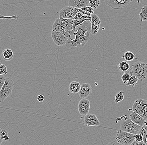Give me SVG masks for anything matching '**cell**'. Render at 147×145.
I'll return each mask as SVG.
<instances>
[{
    "instance_id": "4",
    "label": "cell",
    "mask_w": 147,
    "mask_h": 145,
    "mask_svg": "<svg viewBox=\"0 0 147 145\" xmlns=\"http://www.w3.org/2000/svg\"><path fill=\"white\" fill-rule=\"evenodd\" d=\"M90 33H88L85 35L82 36L78 38L72 39L69 38L66 44V46L70 49H75L78 47L84 46L85 44L90 40Z\"/></svg>"
},
{
    "instance_id": "39",
    "label": "cell",
    "mask_w": 147,
    "mask_h": 145,
    "mask_svg": "<svg viewBox=\"0 0 147 145\" xmlns=\"http://www.w3.org/2000/svg\"><path fill=\"white\" fill-rule=\"evenodd\" d=\"M45 97L42 94H39L37 97V100L39 102L41 103L45 100Z\"/></svg>"
},
{
    "instance_id": "6",
    "label": "cell",
    "mask_w": 147,
    "mask_h": 145,
    "mask_svg": "<svg viewBox=\"0 0 147 145\" xmlns=\"http://www.w3.org/2000/svg\"><path fill=\"white\" fill-rule=\"evenodd\" d=\"M132 110L145 120H147V101L142 99L136 100L133 104Z\"/></svg>"
},
{
    "instance_id": "23",
    "label": "cell",
    "mask_w": 147,
    "mask_h": 145,
    "mask_svg": "<svg viewBox=\"0 0 147 145\" xmlns=\"http://www.w3.org/2000/svg\"><path fill=\"white\" fill-rule=\"evenodd\" d=\"M87 20L90 21V20L88 19H74V20H73L72 24V28L74 32H75L76 27H77V26L80 25L81 24L85 22V21H87Z\"/></svg>"
},
{
    "instance_id": "46",
    "label": "cell",
    "mask_w": 147,
    "mask_h": 145,
    "mask_svg": "<svg viewBox=\"0 0 147 145\" xmlns=\"http://www.w3.org/2000/svg\"></svg>"
},
{
    "instance_id": "1",
    "label": "cell",
    "mask_w": 147,
    "mask_h": 145,
    "mask_svg": "<svg viewBox=\"0 0 147 145\" xmlns=\"http://www.w3.org/2000/svg\"><path fill=\"white\" fill-rule=\"evenodd\" d=\"M128 71L130 76L134 75L138 80L142 81L147 78V63L142 61L134 63L130 67Z\"/></svg>"
},
{
    "instance_id": "30",
    "label": "cell",
    "mask_w": 147,
    "mask_h": 145,
    "mask_svg": "<svg viewBox=\"0 0 147 145\" xmlns=\"http://www.w3.org/2000/svg\"><path fill=\"white\" fill-rule=\"evenodd\" d=\"M100 124V123L99 121L96 116L93 118L91 121L90 123L89 124V126H99Z\"/></svg>"
},
{
    "instance_id": "22",
    "label": "cell",
    "mask_w": 147,
    "mask_h": 145,
    "mask_svg": "<svg viewBox=\"0 0 147 145\" xmlns=\"http://www.w3.org/2000/svg\"><path fill=\"white\" fill-rule=\"evenodd\" d=\"M123 59L127 61H132L133 59L136 58L135 55L130 51H127L125 52L123 56Z\"/></svg>"
},
{
    "instance_id": "28",
    "label": "cell",
    "mask_w": 147,
    "mask_h": 145,
    "mask_svg": "<svg viewBox=\"0 0 147 145\" xmlns=\"http://www.w3.org/2000/svg\"><path fill=\"white\" fill-rule=\"evenodd\" d=\"M124 99V92L123 91H120L115 97V102L116 103H118L122 101Z\"/></svg>"
},
{
    "instance_id": "3",
    "label": "cell",
    "mask_w": 147,
    "mask_h": 145,
    "mask_svg": "<svg viewBox=\"0 0 147 145\" xmlns=\"http://www.w3.org/2000/svg\"><path fill=\"white\" fill-rule=\"evenodd\" d=\"M115 139L118 145H130L135 140L134 134L119 130L117 132Z\"/></svg>"
},
{
    "instance_id": "29",
    "label": "cell",
    "mask_w": 147,
    "mask_h": 145,
    "mask_svg": "<svg viewBox=\"0 0 147 145\" xmlns=\"http://www.w3.org/2000/svg\"><path fill=\"white\" fill-rule=\"evenodd\" d=\"M130 75L129 74V72L128 71H125V73L122 75L121 78H122V81H123V83L124 84H126L128 82L129 78H130Z\"/></svg>"
},
{
    "instance_id": "40",
    "label": "cell",
    "mask_w": 147,
    "mask_h": 145,
    "mask_svg": "<svg viewBox=\"0 0 147 145\" xmlns=\"http://www.w3.org/2000/svg\"><path fill=\"white\" fill-rule=\"evenodd\" d=\"M1 135L3 137V136L5 135L8 134V132H7L6 130H2L1 131Z\"/></svg>"
},
{
    "instance_id": "27",
    "label": "cell",
    "mask_w": 147,
    "mask_h": 145,
    "mask_svg": "<svg viewBox=\"0 0 147 145\" xmlns=\"http://www.w3.org/2000/svg\"><path fill=\"white\" fill-rule=\"evenodd\" d=\"M100 4V0H89V6L93 9H96Z\"/></svg>"
},
{
    "instance_id": "41",
    "label": "cell",
    "mask_w": 147,
    "mask_h": 145,
    "mask_svg": "<svg viewBox=\"0 0 147 145\" xmlns=\"http://www.w3.org/2000/svg\"><path fill=\"white\" fill-rule=\"evenodd\" d=\"M2 131V129L0 128V145L2 144V143L3 142V136L1 135V131Z\"/></svg>"
},
{
    "instance_id": "31",
    "label": "cell",
    "mask_w": 147,
    "mask_h": 145,
    "mask_svg": "<svg viewBox=\"0 0 147 145\" xmlns=\"http://www.w3.org/2000/svg\"><path fill=\"white\" fill-rule=\"evenodd\" d=\"M7 73V67L4 64L0 65V75H6Z\"/></svg>"
},
{
    "instance_id": "5",
    "label": "cell",
    "mask_w": 147,
    "mask_h": 145,
    "mask_svg": "<svg viewBox=\"0 0 147 145\" xmlns=\"http://www.w3.org/2000/svg\"><path fill=\"white\" fill-rule=\"evenodd\" d=\"M14 84V83L12 80L9 78H6L3 86L0 90V103L3 102L8 97H12V92Z\"/></svg>"
},
{
    "instance_id": "37",
    "label": "cell",
    "mask_w": 147,
    "mask_h": 145,
    "mask_svg": "<svg viewBox=\"0 0 147 145\" xmlns=\"http://www.w3.org/2000/svg\"><path fill=\"white\" fill-rule=\"evenodd\" d=\"M134 136H135V140L137 141H143V137L140 134H134Z\"/></svg>"
},
{
    "instance_id": "36",
    "label": "cell",
    "mask_w": 147,
    "mask_h": 145,
    "mask_svg": "<svg viewBox=\"0 0 147 145\" xmlns=\"http://www.w3.org/2000/svg\"><path fill=\"white\" fill-rule=\"evenodd\" d=\"M5 79L4 76L3 75H0V90L1 89L5 82Z\"/></svg>"
},
{
    "instance_id": "38",
    "label": "cell",
    "mask_w": 147,
    "mask_h": 145,
    "mask_svg": "<svg viewBox=\"0 0 147 145\" xmlns=\"http://www.w3.org/2000/svg\"><path fill=\"white\" fill-rule=\"evenodd\" d=\"M146 144L143 141H137L136 140H134V142L131 144V145H146Z\"/></svg>"
},
{
    "instance_id": "9",
    "label": "cell",
    "mask_w": 147,
    "mask_h": 145,
    "mask_svg": "<svg viewBox=\"0 0 147 145\" xmlns=\"http://www.w3.org/2000/svg\"><path fill=\"white\" fill-rule=\"evenodd\" d=\"M51 35L54 43L58 46H62L66 45L69 38V37L62 33L53 30L51 32Z\"/></svg>"
},
{
    "instance_id": "18",
    "label": "cell",
    "mask_w": 147,
    "mask_h": 145,
    "mask_svg": "<svg viewBox=\"0 0 147 145\" xmlns=\"http://www.w3.org/2000/svg\"><path fill=\"white\" fill-rule=\"evenodd\" d=\"M138 80L137 77L134 75H132L130 76L127 83L125 84L126 86H130L134 87L137 84Z\"/></svg>"
},
{
    "instance_id": "20",
    "label": "cell",
    "mask_w": 147,
    "mask_h": 145,
    "mask_svg": "<svg viewBox=\"0 0 147 145\" xmlns=\"http://www.w3.org/2000/svg\"><path fill=\"white\" fill-rule=\"evenodd\" d=\"M138 134H140L143 137V141L147 144V123L141 127Z\"/></svg>"
},
{
    "instance_id": "11",
    "label": "cell",
    "mask_w": 147,
    "mask_h": 145,
    "mask_svg": "<svg viewBox=\"0 0 147 145\" xmlns=\"http://www.w3.org/2000/svg\"><path fill=\"white\" fill-rule=\"evenodd\" d=\"M92 88L91 85L88 83L82 84L80 90L78 92L79 96L81 98H86L91 94Z\"/></svg>"
},
{
    "instance_id": "42",
    "label": "cell",
    "mask_w": 147,
    "mask_h": 145,
    "mask_svg": "<svg viewBox=\"0 0 147 145\" xmlns=\"http://www.w3.org/2000/svg\"><path fill=\"white\" fill-rule=\"evenodd\" d=\"M3 140H5V141H7V140H9L10 139V138L9 137L8 134L3 136Z\"/></svg>"
},
{
    "instance_id": "25",
    "label": "cell",
    "mask_w": 147,
    "mask_h": 145,
    "mask_svg": "<svg viewBox=\"0 0 147 145\" xmlns=\"http://www.w3.org/2000/svg\"><path fill=\"white\" fill-rule=\"evenodd\" d=\"M90 102L89 100L86 98H82L79 102L78 107H90Z\"/></svg>"
},
{
    "instance_id": "33",
    "label": "cell",
    "mask_w": 147,
    "mask_h": 145,
    "mask_svg": "<svg viewBox=\"0 0 147 145\" xmlns=\"http://www.w3.org/2000/svg\"><path fill=\"white\" fill-rule=\"evenodd\" d=\"M18 17L17 16L14 15L12 16H4L0 14V19H18Z\"/></svg>"
},
{
    "instance_id": "45",
    "label": "cell",
    "mask_w": 147,
    "mask_h": 145,
    "mask_svg": "<svg viewBox=\"0 0 147 145\" xmlns=\"http://www.w3.org/2000/svg\"><path fill=\"white\" fill-rule=\"evenodd\" d=\"M1 62H0V65H1Z\"/></svg>"
},
{
    "instance_id": "15",
    "label": "cell",
    "mask_w": 147,
    "mask_h": 145,
    "mask_svg": "<svg viewBox=\"0 0 147 145\" xmlns=\"http://www.w3.org/2000/svg\"><path fill=\"white\" fill-rule=\"evenodd\" d=\"M52 29L53 31L62 33V34L65 35L66 36H67L68 37H70L71 35L69 33L65 32L62 26H61L60 18H58L55 20V22L52 25Z\"/></svg>"
},
{
    "instance_id": "26",
    "label": "cell",
    "mask_w": 147,
    "mask_h": 145,
    "mask_svg": "<svg viewBox=\"0 0 147 145\" xmlns=\"http://www.w3.org/2000/svg\"><path fill=\"white\" fill-rule=\"evenodd\" d=\"M78 109L81 115L85 116L89 113L90 107H78Z\"/></svg>"
},
{
    "instance_id": "21",
    "label": "cell",
    "mask_w": 147,
    "mask_h": 145,
    "mask_svg": "<svg viewBox=\"0 0 147 145\" xmlns=\"http://www.w3.org/2000/svg\"><path fill=\"white\" fill-rule=\"evenodd\" d=\"M118 67L120 70L123 72L127 71L130 68V65L128 62L125 61H122L119 63Z\"/></svg>"
},
{
    "instance_id": "43",
    "label": "cell",
    "mask_w": 147,
    "mask_h": 145,
    "mask_svg": "<svg viewBox=\"0 0 147 145\" xmlns=\"http://www.w3.org/2000/svg\"><path fill=\"white\" fill-rule=\"evenodd\" d=\"M1 36H0V41H1Z\"/></svg>"
},
{
    "instance_id": "2",
    "label": "cell",
    "mask_w": 147,
    "mask_h": 145,
    "mask_svg": "<svg viewBox=\"0 0 147 145\" xmlns=\"http://www.w3.org/2000/svg\"><path fill=\"white\" fill-rule=\"evenodd\" d=\"M123 117V120L121 122L120 125L121 130L134 134H138L139 131L142 126H140L134 123L129 117L128 118L126 116V117H125V116Z\"/></svg>"
},
{
    "instance_id": "16",
    "label": "cell",
    "mask_w": 147,
    "mask_h": 145,
    "mask_svg": "<svg viewBox=\"0 0 147 145\" xmlns=\"http://www.w3.org/2000/svg\"><path fill=\"white\" fill-rule=\"evenodd\" d=\"M80 84L78 82L73 81L70 84L69 86V90L71 93H78L81 88Z\"/></svg>"
},
{
    "instance_id": "19",
    "label": "cell",
    "mask_w": 147,
    "mask_h": 145,
    "mask_svg": "<svg viewBox=\"0 0 147 145\" xmlns=\"http://www.w3.org/2000/svg\"><path fill=\"white\" fill-rule=\"evenodd\" d=\"M139 15L141 22H147V5L142 7Z\"/></svg>"
},
{
    "instance_id": "14",
    "label": "cell",
    "mask_w": 147,
    "mask_h": 145,
    "mask_svg": "<svg viewBox=\"0 0 147 145\" xmlns=\"http://www.w3.org/2000/svg\"><path fill=\"white\" fill-rule=\"evenodd\" d=\"M89 0H69V6H72L78 9L88 6Z\"/></svg>"
},
{
    "instance_id": "12",
    "label": "cell",
    "mask_w": 147,
    "mask_h": 145,
    "mask_svg": "<svg viewBox=\"0 0 147 145\" xmlns=\"http://www.w3.org/2000/svg\"><path fill=\"white\" fill-rule=\"evenodd\" d=\"M59 18L61 24L64 28V31L67 32L69 33L70 35L72 34H73L74 32L72 28L73 19H64L60 16Z\"/></svg>"
},
{
    "instance_id": "34",
    "label": "cell",
    "mask_w": 147,
    "mask_h": 145,
    "mask_svg": "<svg viewBox=\"0 0 147 145\" xmlns=\"http://www.w3.org/2000/svg\"><path fill=\"white\" fill-rule=\"evenodd\" d=\"M81 9L83 10V11H86L90 13L93 14L94 13V9H93L90 6H86V7H82Z\"/></svg>"
},
{
    "instance_id": "8",
    "label": "cell",
    "mask_w": 147,
    "mask_h": 145,
    "mask_svg": "<svg viewBox=\"0 0 147 145\" xmlns=\"http://www.w3.org/2000/svg\"><path fill=\"white\" fill-rule=\"evenodd\" d=\"M107 5L114 9H119L126 7L133 0H105Z\"/></svg>"
},
{
    "instance_id": "17",
    "label": "cell",
    "mask_w": 147,
    "mask_h": 145,
    "mask_svg": "<svg viewBox=\"0 0 147 145\" xmlns=\"http://www.w3.org/2000/svg\"><path fill=\"white\" fill-rule=\"evenodd\" d=\"M13 56V52L10 49H5L2 54V56L3 59L7 61L11 60Z\"/></svg>"
},
{
    "instance_id": "10",
    "label": "cell",
    "mask_w": 147,
    "mask_h": 145,
    "mask_svg": "<svg viewBox=\"0 0 147 145\" xmlns=\"http://www.w3.org/2000/svg\"><path fill=\"white\" fill-rule=\"evenodd\" d=\"M91 31V33L93 35H95L98 33L101 24V21L97 15L93 13L92 15Z\"/></svg>"
},
{
    "instance_id": "44",
    "label": "cell",
    "mask_w": 147,
    "mask_h": 145,
    "mask_svg": "<svg viewBox=\"0 0 147 145\" xmlns=\"http://www.w3.org/2000/svg\"><path fill=\"white\" fill-rule=\"evenodd\" d=\"M1 61V58H0V61Z\"/></svg>"
},
{
    "instance_id": "13",
    "label": "cell",
    "mask_w": 147,
    "mask_h": 145,
    "mask_svg": "<svg viewBox=\"0 0 147 145\" xmlns=\"http://www.w3.org/2000/svg\"><path fill=\"white\" fill-rule=\"evenodd\" d=\"M129 117L134 123L140 126H142L147 123L146 120L133 111L129 114Z\"/></svg>"
},
{
    "instance_id": "32",
    "label": "cell",
    "mask_w": 147,
    "mask_h": 145,
    "mask_svg": "<svg viewBox=\"0 0 147 145\" xmlns=\"http://www.w3.org/2000/svg\"><path fill=\"white\" fill-rule=\"evenodd\" d=\"M88 19L90 20V22H91L92 21V17H90V18H87V17H85V16H83L80 13V11L77 13V14L74 17L73 19V20H74V19Z\"/></svg>"
},
{
    "instance_id": "7",
    "label": "cell",
    "mask_w": 147,
    "mask_h": 145,
    "mask_svg": "<svg viewBox=\"0 0 147 145\" xmlns=\"http://www.w3.org/2000/svg\"><path fill=\"white\" fill-rule=\"evenodd\" d=\"M81 10L72 6H67L60 11L59 15L64 19H73L74 17Z\"/></svg>"
},
{
    "instance_id": "24",
    "label": "cell",
    "mask_w": 147,
    "mask_h": 145,
    "mask_svg": "<svg viewBox=\"0 0 147 145\" xmlns=\"http://www.w3.org/2000/svg\"><path fill=\"white\" fill-rule=\"evenodd\" d=\"M96 116L93 114L88 113L87 115H85L84 120V123L86 126H89V124L90 123L91 121L93 118Z\"/></svg>"
},
{
    "instance_id": "35",
    "label": "cell",
    "mask_w": 147,
    "mask_h": 145,
    "mask_svg": "<svg viewBox=\"0 0 147 145\" xmlns=\"http://www.w3.org/2000/svg\"><path fill=\"white\" fill-rule=\"evenodd\" d=\"M80 12V13L82 15L85 16V17H87V18L91 17L92 14V13H90L88 12L83 11L82 10H81Z\"/></svg>"
}]
</instances>
